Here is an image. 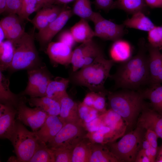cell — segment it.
I'll return each instance as SVG.
<instances>
[{"mask_svg":"<svg viewBox=\"0 0 162 162\" xmlns=\"http://www.w3.org/2000/svg\"><path fill=\"white\" fill-rule=\"evenodd\" d=\"M136 54L123 61L110 78L115 87L122 89L136 90L141 86L149 83L150 74L148 54L144 39L140 40Z\"/></svg>","mask_w":162,"mask_h":162,"instance_id":"obj_1","label":"cell"},{"mask_svg":"<svg viewBox=\"0 0 162 162\" xmlns=\"http://www.w3.org/2000/svg\"><path fill=\"white\" fill-rule=\"evenodd\" d=\"M107 96L110 109L122 118L127 124V129H132L147 105L141 91L128 89L108 91Z\"/></svg>","mask_w":162,"mask_h":162,"instance_id":"obj_2","label":"cell"},{"mask_svg":"<svg viewBox=\"0 0 162 162\" xmlns=\"http://www.w3.org/2000/svg\"><path fill=\"white\" fill-rule=\"evenodd\" d=\"M114 62L106 59L104 54L101 55L91 64L73 72L70 80L74 84L86 87L91 91L107 93L104 84L110 77Z\"/></svg>","mask_w":162,"mask_h":162,"instance_id":"obj_3","label":"cell"},{"mask_svg":"<svg viewBox=\"0 0 162 162\" xmlns=\"http://www.w3.org/2000/svg\"><path fill=\"white\" fill-rule=\"evenodd\" d=\"M13 42L15 50L12 62L8 70L10 72L28 70L45 65L36 48L34 33L25 32L20 39Z\"/></svg>","mask_w":162,"mask_h":162,"instance_id":"obj_4","label":"cell"},{"mask_svg":"<svg viewBox=\"0 0 162 162\" xmlns=\"http://www.w3.org/2000/svg\"><path fill=\"white\" fill-rule=\"evenodd\" d=\"M146 131L144 129L136 126L118 142L106 144L119 162H135L137 154L142 149Z\"/></svg>","mask_w":162,"mask_h":162,"instance_id":"obj_5","label":"cell"},{"mask_svg":"<svg viewBox=\"0 0 162 162\" xmlns=\"http://www.w3.org/2000/svg\"><path fill=\"white\" fill-rule=\"evenodd\" d=\"M10 140L14 148L17 162H29L40 142L34 132H31L18 120Z\"/></svg>","mask_w":162,"mask_h":162,"instance_id":"obj_6","label":"cell"},{"mask_svg":"<svg viewBox=\"0 0 162 162\" xmlns=\"http://www.w3.org/2000/svg\"><path fill=\"white\" fill-rule=\"evenodd\" d=\"M88 132L82 122L67 123L63 125L47 145L51 148L62 147L74 148L78 142L86 136Z\"/></svg>","mask_w":162,"mask_h":162,"instance_id":"obj_7","label":"cell"},{"mask_svg":"<svg viewBox=\"0 0 162 162\" xmlns=\"http://www.w3.org/2000/svg\"><path fill=\"white\" fill-rule=\"evenodd\" d=\"M28 81L24 90L21 93L30 98L46 95L49 83L52 76L45 65L27 70Z\"/></svg>","mask_w":162,"mask_h":162,"instance_id":"obj_8","label":"cell"},{"mask_svg":"<svg viewBox=\"0 0 162 162\" xmlns=\"http://www.w3.org/2000/svg\"><path fill=\"white\" fill-rule=\"evenodd\" d=\"M94 25L95 37L105 40L115 41L122 39L125 33L123 24H117L94 12L91 19Z\"/></svg>","mask_w":162,"mask_h":162,"instance_id":"obj_9","label":"cell"},{"mask_svg":"<svg viewBox=\"0 0 162 162\" xmlns=\"http://www.w3.org/2000/svg\"><path fill=\"white\" fill-rule=\"evenodd\" d=\"M102 54V49L93 39L81 43L73 51L71 62L73 72L91 64Z\"/></svg>","mask_w":162,"mask_h":162,"instance_id":"obj_10","label":"cell"},{"mask_svg":"<svg viewBox=\"0 0 162 162\" xmlns=\"http://www.w3.org/2000/svg\"><path fill=\"white\" fill-rule=\"evenodd\" d=\"M27 102L28 99L26 97L18 104L16 108L17 119L35 132L42 127L48 115L38 107L33 108L28 106Z\"/></svg>","mask_w":162,"mask_h":162,"instance_id":"obj_11","label":"cell"},{"mask_svg":"<svg viewBox=\"0 0 162 162\" xmlns=\"http://www.w3.org/2000/svg\"><path fill=\"white\" fill-rule=\"evenodd\" d=\"M73 15L71 9L64 8L55 20L49 23L45 28L36 34V38L42 50H46L53 38L64 26Z\"/></svg>","mask_w":162,"mask_h":162,"instance_id":"obj_12","label":"cell"},{"mask_svg":"<svg viewBox=\"0 0 162 162\" xmlns=\"http://www.w3.org/2000/svg\"><path fill=\"white\" fill-rule=\"evenodd\" d=\"M136 126L154 132L162 139V114L147 105L143 109L137 120Z\"/></svg>","mask_w":162,"mask_h":162,"instance_id":"obj_13","label":"cell"},{"mask_svg":"<svg viewBox=\"0 0 162 162\" xmlns=\"http://www.w3.org/2000/svg\"><path fill=\"white\" fill-rule=\"evenodd\" d=\"M73 51L71 47L60 41L51 42L46 49L52 63L65 66L71 64Z\"/></svg>","mask_w":162,"mask_h":162,"instance_id":"obj_14","label":"cell"},{"mask_svg":"<svg viewBox=\"0 0 162 162\" xmlns=\"http://www.w3.org/2000/svg\"><path fill=\"white\" fill-rule=\"evenodd\" d=\"M17 111L15 107L0 104V137L10 140L15 128Z\"/></svg>","mask_w":162,"mask_h":162,"instance_id":"obj_15","label":"cell"},{"mask_svg":"<svg viewBox=\"0 0 162 162\" xmlns=\"http://www.w3.org/2000/svg\"><path fill=\"white\" fill-rule=\"evenodd\" d=\"M63 125L58 116H48L40 129L34 132L40 142L46 144L56 136Z\"/></svg>","mask_w":162,"mask_h":162,"instance_id":"obj_16","label":"cell"},{"mask_svg":"<svg viewBox=\"0 0 162 162\" xmlns=\"http://www.w3.org/2000/svg\"><path fill=\"white\" fill-rule=\"evenodd\" d=\"M60 110L59 117L64 125L70 122H82L78 112V104L68 95L60 101Z\"/></svg>","mask_w":162,"mask_h":162,"instance_id":"obj_17","label":"cell"},{"mask_svg":"<svg viewBox=\"0 0 162 162\" xmlns=\"http://www.w3.org/2000/svg\"><path fill=\"white\" fill-rule=\"evenodd\" d=\"M10 81L0 71V104L13 106L16 108L20 102L26 98L21 93L12 92L9 88Z\"/></svg>","mask_w":162,"mask_h":162,"instance_id":"obj_18","label":"cell"},{"mask_svg":"<svg viewBox=\"0 0 162 162\" xmlns=\"http://www.w3.org/2000/svg\"><path fill=\"white\" fill-rule=\"evenodd\" d=\"M99 117L104 125L110 127L120 137L124 135L128 126L124 119L117 113L110 109Z\"/></svg>","mask_w":162,"mask_h":162,"instance_id":"obj_19","label":"cell"},{"mask_svg":"<svg viewBox=\"0 0 162 162\" xmlns=\"http://www.w3.org/2000/svg\"><path fill=\"white\" fill-rule=\"evenodd\" d=\"M70 82L69 79L60 77L52 79L47 86L46 96L60 102L63 98L68 95L67 89Z\"/></svg>","mask_w":162,"mask_h":162,"instance_id":"obj_20","label":"cell"},{"mask_svg":"<svg viewBox=\"0 0 162 162\" xmlns=\"http://www.w3.org/2000/svg\"><path fill=\"white\" fill-rule=\"evenodd\" d=\"M28 102L31 106L40 109L48 116L59 115L60 110V102L46 96L30 98L28 99Z\"/></svg>","mask_w":162,"mask_h":162,"instance_id":"obj_21","label":"cell"},{"mask_svg":"<svg viewBox=\"0 0 162 162\" xmlns=\"http://www.w3.org/2000/svg\"><path fill=\"white\" fill-rule=\"evenodd\" d=\"M70 30L76 43L81 44L93 39L95 37L94 30L89 26L88 21L84 19H80Z\"/></svg>","mask_w":162,"mask_h":162,"instance_id":"obj_22","label":"cell"},{"mask_svg":"<svg viewBox=\"0 0 162 162\" xmlns=\"http://www.w3.org/2000/svg\"><path fill=\"white\" fill-rule=\"evenodd\" d=\"M148 54V64L150 74L149 84L151 85L162 66V54L160 50L146 43Z\"/></svg>","mask_w":162,"mask_h":162,"instance_id":"obj_23","label":"cell"},{"mask_svg":"<svg viewBox=\"0 0 162 162\" xmlns=\"http://www.w3.org/2000/svg\"><path fill=\"white\" fill-rule=\"evenodd\" d=\"M123 24L128 28L148 32L155 26L151 20L142 11L133 14L131 17L124 21Z\"/></svg>","mask_w":162,"mask_h":162,"instance_id":"obj_24","label":"cell"},{"mask_svg":"<svg viewBox=\"0 0 162 162\" xmlns=\"http://www.w3.org/2000/svg\"><path fill=\"white\" fill-rule=\"evenodd\" d=\"M89 162H119L106 144L92 142Z\"/></svg>","mask_w":162,"mask_h":162,"instance_id":"obj_25","label":"cell"},{"mask_svg":"<svg viewBox=\"0 0 162 162\" xmlns=\"http://www.w3.org/2000/svg\"><path fill=\"white\" fill-rule=\"evenodd\" d=\"M91 144V141L86 136L78 142L73 148L71 162H89Z\"/></svg>","mask_w":162,"mask_h":162,"instance_id":"obj_26","label":"cell"},{"mask_svg":"<svg viewBox=\"0 0 162 162\" xmlns=\"http://www.w3.org/2000/svg\"><path fill=\"white\" fill-rule=\"evenodd\" d=\"M144 99L148 100L152 109L162 114V85H156L141 91Z\"/></svg>","mask_w":162,"mask_h":162,"instance_id":"obj_27","label":"cell"},{"mask_svg":"<svg viewBox=\"0 0 162 162\" xmlns=\"http://www.w3.org/2000/svg\"><path fill=\"white\" fill-rule=\"evenodd\" d=\"M15 47L13 42L7 39L0 44V71L8 70L12 62Z\"/></svg>","mask_w":162,"mask_h":162,"instance_id":"obj_28","label":"cell"},{"mask_svg":"<svg viewBox=\"0 0 162 162\" xmlns=\"http://www.w3.org/2000/svg\"><path fill=\"white\" fill-rule=\"evenodd\" d=\"M147 6L144 0H116L114 8L119 9L133 14L139 11L145 13Z\"/></svg>","mask_w":162,"mask_h":162,"instance_id":"obj_29","label":"cell"},{"mask_svg":"<svg viewBox=\"0 0 162 162\" xmlns=\"http://www.w3.org/2000/svg\"><path fill=\"white\" fill-rule=\"evenodd\" d=\"M112 60L124 61L130 57V48L128 43L121 39L114 41L110 50Z\"/></svg>","mask_w":162,"mask_h":162,"instance_id":"obj_30","label":"cell"},{"mask_svg":"<svg viewBox=\"0 0 162 162\" xmlns=\"http://www.w3.org/2000/svg\"><path fill=\"white\" fill-rule=\"evenodd\" d=\"M114 135V131L104 125L95 131L88 132L86 136L92 142L106 144L113 140Z\"/></svg>","mask_w":162,"mask_h":162,"instance_id":"obj_31","label":"cell"},{"mask_svg":"<svg viewBox=\"0 0 162 162\" xmlns=\"http://www.w3.org/2000/svg\"><path fill=\"white\" fill-rule=\"evenodd\" d=\"M28 162H55L53 152L46 143L40 142Z\"/></svg>","mask_w":162,"mask_h":162,"instance_id":"obj_32","label":"cell"},{"mask_svg":"<svg viewBox=\"0 0 162 162\" xmlns=\"http://www.w3.org/2000/svg\"><path fill=\"white\" fill-rule=\"evenodd\" d=\"M72 10L73 14L88 21H90L94 12L90 0H75Z\"/></svg>","mask_w":162,"mask_h":162,"instance_id":"obj_33","label":"cell"},{"mask_svg":"<svg viewBox=\"0 0 162 162\" xmlns=\"http://www.w3.org/2000/svg\"><path fill=\"white\" fill-rule=\"evenodd\" d=\"M148 39L150 45L160 50L162 48V25L155 26L149 31Z\"/></svg>","mask_w":162,"mask_h":162,"instance_id":"obj_34","label":"cell"},{"mask_svg":"<svg viewBox=\"0 0 162 162\" xmlns=\"http://www.w3.org/2000/svg\"><path fill=\"white\" fill-rule=\"evenodd\" d=\"M30 22L39 31L45 28L49 23L47 7L43 8L42 9L38 10L35 16L31 20Z\"/></svg>","mask_w":162,"mask_h":162,"instance_id":"obj_35","label":"cell"},{"mask_svg":"<svg viewBox=\"0 0 162 162\" xmlns=\"http://www.w3.org/2000/svg\"><path fill=\"white\" fill-rule=\"evenodd\" d=\"M51 149L54 153L55 162H71L73 148L62 147Z\"/></svg>","mask_w":162,"mask_h":162,"instance_id":"obj_36","label":"cell"},{"mask_svg":"<svg viewBox=\"0 0 162 162\" xmlns=\"http://www.w3.org/2000/svg\"><path fill=\"white\" fill-rule=\"evenodd\" d=\"M25 32L24 29L20 22L16 23L4 33L5 38L14 41L20 39Z\"/></svg>","mask_w":162,"mask_h":162,"instance_id":"obj_37","label":"cell"},{"mask_svg":"<svg viewBox=\"0 0 162 162\" xmlns=\"http://www.w3.org/2000/svg\"><path fill=\"white\" fill-rule=\"evenodd\" d=\"M22 20H23L17 14H9L1 20L0 27L5 33L16 23Z\"/></svg>","mask_w":162,"mask_h":162,"instance_id":"obj_38","label":"cell"},{"mask_svg":"<svg viewBox=\"0 0 162 162\" xmlns=\"http://www.w3.org/2000/svg\"><path fill=\"white\" fill-rule=\"evenodd\" d=\"M107 93L103 92H97V95L93 107L97 110L102 114L105 112L106 110V99L105 96Z\"/></svg>","mask_w":162,"mask_h":162,"instance_id":"obj_39","label":"cell"},{"mask_svg":"<svg viewBox=\"0 0 162 162\" xmlns=\"http://www.w3.org/2000/svg\"><path fill=\"white\" fill-rule=\"evenodd\" d=\"M22 0H6L5 11L9 14H16L18 15L21 10Z\"/></svg>","mask_w":162,"mask_h":162,"instance_id":"obj_40","label":"cell"},{"mask_svg":"<svg viewBox=\"0 0 162 162\" xmlns=\"http://www.w3.org/2000/svg\"><path fill=\"white\" fill-rule=\"evenodd\" d=\"M58 41L62 42L72 48L76 43L70 30H65L62 32L58 37Z\"/></svg>","mask_w":162,"mask_h":162,"instance_id":"obj_41","label":"cell"},{"mask_svg":"<svg viewBox=\"0 0 162 162\" xmlns=\"http://www.w3.org/2000/svg\"><path fill=\"white\" fill-rule=\"evenodd\" d=\"M83 125L88 132H90L95 131L104 125L99 116L89 122L83 123Z\"/></svg>","mask_w":162,"mask_h":162,"instance_id":"obj_42","label":"cell"},{"mask_svg":"<svg viewBox=\"0 0 162 162\" xmlns=\"http://www.w3.org/2000/svg\"><path fill=\"white\" fill-rule=\"evenodd\" d=\"M114 2L113 0H94V4L98 9L108 12L114 9Z\"/></svg>","mask_w":162,"mask_h":162,"instance_id":"obj_43","label":"cell"},{"mask_svg":"<svg viewBox=\"0 0 162 162\" xmlns=\"http://www.w3.org/2000/svg\"><path fill=\"white\" fill-rule=\"evenodd\" d=\"M63 9L57 6L47 7L48 19L49 23L55 20Z\"/></svg>","mask_w":162,"mask_h":162,"instance_id":"obj_44","label":"cell"},{"mask_svg":"<svg viewBox=\"0 0 162 162\" xmlns=\"http://www.w3.org/2000/svg\"><path fill=\"white\" fill-rule=\"evenodd\" d=\"M144 137L149 142L151 146L158 148L157 139L158 137L154 132L150 130H146Z\"/></svg>","mask_w":162,"mask_h":162,"instance_id":"obj_45","label":"cell"},{"mask_svg":"<svg viewBox=\"0 0 162 162\" xmlns=\"http://www.w3.org/2000/svg\"><path fill=\"white\" fill-rule=\"evenodd\" d=\"M92 107L88 106L83 102L78 104V112L80 119L82 121L88 114Z\"/></svg>","mask_w":162,"mask_h":162,"instance_id":"obj_46","label":"cell"},{"mask_svg":"<svg viewBox=\"0 0 162 162\" xmlns=\"http://www.w3.org/2000/svg\"><path fill=\"white\" fill-rule=\"evenodd\" d=\"M97 95V92L91 91L86 95L82 102L86 105L93 107Z\"/></svg>","mask_w":162,"mask_h":162,"instance_id":"obj_47","label":"cell"},{"mask_svg":"<svg viewBox=\"0 0 162 162\" xmlns=\"http://www.w3.org/2000/svg\"><path fill=\"white\" fill-rule=\"evenodd\" d=\"M98 115L99 112L94 108L92 107L88 114L82 121V124L91 121L98 117L99 116Z\"/></svg>","mask_w":162,"mask_h":162,"instance_id":"obj_48","label":"cell"},{"mask_svg":"<svg viewBox=\"0 0 162 162\" xmlns=\"http://www.w3.org/2000/svg\"><path fill=\"white\" fill-rule=\"evenodd\" d=\"M147 6L151 8H162V0H144Z\"/></svg>","mask_w":162,"mask_h":162,"instance_id":"obj_49","label":"cell"},{"mask_svg":"<svg viewBox=\"0 0 162 162\" xmlns=\"http://www.w3.org/2000/svg\"><path fill=\"white\" fill-rule=\"evenodd\" d=\"M135 162H151L149 159L146 154L144 150L141 149L136 156Z\"/></svg>","mask_w":162,"mask_h":162,"instance_id":"obj_50","label":"cell"},{"mask_svg":"<svg viewBox=\"0 0 162 162\" xmlns=\"http://www.w3.org/2000/svg\"><path fill=\"white\" fill-rule=\"evenodd\" d=\"M161 83H162V66L153 83L150 87L160 85Z\"/></svg>","mask_w":162,"mask_h":162,"instance_id":"obj_51","label":"cell"},{"mask_svg":"<svg viewBox=\"0 0 162 162\" xmlns=\"http://www.w3.org/2000/svg\"><path fill=\"white\" fill-rule=\"evenodd\" d=\"M155 162H162V144L160 147H158Z\"/></svg>","mask_w":162,"mask_h":162,"instance_id":"obj_52","label":"cell"},{"mask_svg":"<svg viewBox=\"0 0 162 162\" xmlns=\"http://www.w3.org/2000/svg\"><path fill=\"white\" fill-rule=\"evenodd\" d=\"M6 0H0V13L5 11L6 8Z\"/></svg>","mask_w":162,"mask_h":162,"instance_id":"obj_53","label":"cell"},{"mask_svg":"<svg viewBox=\"0 0 162 162\" xmlns=\"http://www.w3.org/2000/svg\"><path fill=\"white\" fill-rule=\"evenodd\" d=\"M150 147L149 142L144 136L142 142V149L145 150L150 148Z\"/></svg>","mask_w":162,"mask_h":162,"instance_id":"obj_54","label":"cell"},{"mask_svg":"<svg viewBox=\"0 0 162 162\" xmlns=\"http://www.w3.org/2000/svg\"><path fill=\"white\" fill-rule=\"evenodd\" d=\"M37 1L42 8L50 7L52 6L49 4L46 0H37Z\"/></svg>","mask_w":162,"mask_h":162,"instance_id":"obj_55","label":"cell"},{"mask_svg":"<svg viewBox=\"0 0 162 162\" xmlns=\"http://www.w3.org/2000/svg\"><path fill=\"white\" fill-rule=\"evenodd\" d=\"M75 0H54L55 4H65Z\"/></svg>","mask_w":162,"mask_h":162,"instance_id":"obj_56","label":"cell"},{"mask_svg":"<svg viewBox=\"0 0 162 162\" xmlns=\"http://www.w3.org/2000/svg\"><path fill=\"white\" fill-rule=\"evenodd\" d=\"M5 38L4 32L1 27H0V44L4 41Z\"/></svg>","mask_w":162,"mask_h":162,"instance_id":"obj_57","label":"cell"},{"mask_svg":"<svg viewBox=\"0 0 162 162\" xmlns=\"http://www.w3.org/2000/svg\"><path fill=\"white\" fill-rule=\"evenodd\" d=\"M145 153L147 157L149 159L151 162V154L150 147L148 149L144 150Z\"/></svg>","mask_w":162,"mask_h":162,"instance_id":"obj_58","label":"cell"},{"mask_svg":"<svg viewBox=\"0 0 162 162\" xmlns=\"http://www.w3.org/2000/svg\"><path fill=\"white\" fill-rule=\"evenodd\" d=\"M47 3L51 6L55 4L54 0H46Z\"/></svg>","mask_w":162,"mask_h":162,"instance_id":"obj_59","label":"cell"},{"mask_svg":"<svg viewBox=\"0 0 162 162\" xmlns=\"http://www.w3.org/2000/svg\"><path fill=\"white\" fill-rule=\"evenodd\" d=\"M161 54H162V53H161Z\"/></svg>","mask_w":162,"mask_h":162,"instance_id":"obj_60","label":"cell"}]
</instances>
